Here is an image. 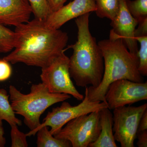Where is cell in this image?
Listing matches in <instances>:
<instances>
[{
  "label": "cell",
  "mask_w": 147,
  "mask_h": 147,
  "mask_svg": "<svg viewBox=\"0 0 147 147\" xmlns=\"http://www.w3.org/2000/svg\"><path fill=\"white\" fill-rule=\"evenodd\" d=\"M96 9L94 0H74L57 11L50 13L44 21L47 26L59 29L71 19L95 11Z\"/></svg>",
  "instance_id": "cell-11"
},
{
  "label": "cell",
  "mask_w": 147,
  "mask_h": 147,
  "mask_svg": "<svg viewBox=\"0 0 147 147\" xmlns=\"http://www.w3.org/2000/svg\"><path fill=\"white\" fill-rule=\"evenodd\" d=\"M100 111L82 115L68 122L57 134V139L70 142L73 147H88L100 134Z\"/></svg>",
  "instance_id": "cell-6"
},
{
  "label": "cell",
  "mask_w": 147,
  "mask_h": 147,
  "mask_svg": "<svg viewBox=\"0 0 147 147\" xmlns=\"http://www.w3.org/2000/svg\"><path fill=\"white\" fill-rule=\"evenodd\" d=\"M147 129V109L140 119L137 132Z\"/></svg>",
  "instance_id": "cell-25"
},
{
  "label": "cell",
  "mask_w": 147,
  "mask_h": 147,
  "mask_svg": "<svg viewBox=\"0 0 147 147\" xmlns=\"http://www.w3.org/2000/svg\"><path fill=\"white\" fill-rule=\"evenodd\" d=\"M98 44L103 56L104 73L97 88L87 87L88 97L91 101L106 102L105 96L108 87L117 80L125 79L140 83L144 82L138 70V56L129 51L121 38L110 34L109 39L100 40Z\"/></svg>",
  "instance_id": "cell-3"
},
{
  "label": "cell",
  "mask_w": 147,
  "mask_h": 147,
  "mask_svg": "<svg viewBox=\"0 0 147 147\" xmlns=\"http://www.w3.org/2000/svg\"><path fill=\"white\" fill-rule=\"evenodd\" d=\"M64 52L50 64L41 68L40 79L50 92L66 94L77 100H82L84 96L78 91L71 81L69 72V58Z\"/></svg>",
  "instance_id": "cell-7"
},
{
  "label": "cell",
  "mask_w": 147,
  "mask_h": 147,
  "mask_svg": "<svg viewBox=\"0 0 147 147\" xmlns=\"http://www.w3.org/2000/svg\"><path fill=\"white\" fill-rule=\"evenodd\" d=\"M129 12L138 23L147 19V0H126Z\"/></svg>",
  "instance_id": "cell-19"
},
{
  "label": "cell",
  "mask_w": 147,
  "mask_h": 147,
  "mask_svg": "<svg viewBox=\"0 0 147 147\" xmlns=\"http://www.w3.org/2000/svg\"><path fill=\"white\" fill-rule=\"evenodd\" d=\"M17 45L3 59L43 68L65 51L68 36L65 32L47 26L44 20L34 18L15 27Z\"/></svg>",
  "instance_id": "cell-1"
},
{
  "label": "cell",
  "mask_w": 147,
  "mask_h": 147,
  "mask_svg": "<svg viewBox=\"0 0 147 147\" xmlns=\"http://www.w3.org/2000/svg\"><path fill=\"white\" fill-rule=\"evenodd\" d=\"M86 87H85V96L80 104L72 106L68 102L63 101L60 106L53 108L51 112H48L40 125L29 131L26 134L27 136H34L37 131L44 126L51 127L50 132L54 136L71 120L82 115L108 108L106 102L91 101L88 97Z\"/></svg>",
  "instance_id": "cell-5"
},
{
  "label": "cell",
  "mask_w": 147,
  "mask_h": 147,
  "mask_svg": "<svg viewBox=\"0 0 147 147\" xmlns=\"http://www.w3.org/2000/svg\"><path fill=\"white\" fill-rule=\"evenodd\" d=\"M11 74V68L9 63L0 60V82L7 80Z\"/></svg>",
  "instance_id": "cell-22"
},
{
  "label": "cell",
  "mask_w": 147,
  "mask_h": 147,
  "mask_svg": "<svg viewBox=\"0 0 147 147\" xmlns=\"http://www.w3.org/2000/svg\"><path fill=\"white\" fill-rule=\"evenodd\" d=\"M98 17L113 20L118 13L120 0H94Z\"/></svg>",
  "instance_id": "cell-16"
},
{
  "label": "cell",
  "mask_w": 147,
  "mask_h": 147,
  "mask_svg": "<svg viewBox=\"0 0 147 147\" xmlns=\"http://www.w3.org/2000/svg\"><path fill=\"white\" fill-rule=\"evenodd\" d=\"M11 105L15 114L24 117L25 124L30 130L40 125V116L47 109L71 98L70 95L50 92L42 83L32 84L30 92L24 94L14 86L9 87Z\"/></svg>",
  "instance_id": "cell-4"
},
{
  "label": "cell",
  "mask_w": 147,
  "mask_h": 147,
  "mask_svg": "<svg viewBox=\"0 0 147 147\" xmlns=\"http://www.w3.org/2000/svg\"><path fill=\"white\" fill-rule=\"evenodd\" d=\"M32 13L28 0H0V24L16 27L30 21Z\"/></svg>",
  "instance_id": "cell-12"
},
{
  "label": "cell",
  "mask_w": 147,
  "mask_h": 147,
  "mask_svg": "<svg viewBox=\"0 0 147 147\" xmlns=\"http://www.w3.org/2000/svg\"><path fill=\"white\" fill-rule=\"evenodd\" d=\"M100 134L89 147H117L113 131V114L108 108L100 111Z\"/></svg>",
  "instance_id": "cell-13"
},
{
  "label": "cell",
  "mask_w": 147,
  "mask_h": 147,
  "mask_svg": "<svg viewBox=\"0 0 147 147\" xmlns=\"http://www.w3.org/2000/svg\"><path fill=\"white\" fill-rule=\"evenodd\" d=\"M6 140L5 137V131L3 123H0V147L5 146Z\"/></svg>",
  "instance_id": "cell-26"
},
{
  "label": "cell",
  "mask_w": 147,
  "mask_h": 147,
  "mask_svg": "<svg viewBox=\"0 0 147 147\" xmlns=\"http://www.w3.org/2000/svg\"><path fill=\"white\" fill-rule=\"evenodd\" d=\"M147 109V104L123 106L113 110V131L115 140L122 147H134L140 119Z\"/></svg>",
  "instance_id": "cell-8"
},
{
  "label": "cell",
  "mask_w": 147,
  "mask_h": 147,
  "mask_svg": "<svg viewBox=\"0 0 147 147\" xmlns=\"http://www.w3.org/2000/svg\"><path fill=\"white\" fill-rule=\"evenodd\" d=\"M11 138V147H27L28 146L27 142L26 134L20 131L18 125L14 124L10 125Z\"/></svg>",
  "instance_id": "cell-21"
},
{
  "label": "cell",
  "mask_w": 147,
  "mask_h": 147,
  "mask_svg": "<svg viewBox=\"0 0 147 147\" xmlns=\"http://www.w3.org/2000/svg\"><path fill=\"white\" fill-rule=\"evenodd\" d=\"M9 95L4 89H0V123L3 121L7 122L9 125H22V121L17 118L11 108L9 98Z\"/></svg>",
  "instance_id": "cell-14"
},
{
  "label": "cell",
  "mask_w": 147,
  "mask_h": 147,
  "mask_svg": "<svg viewBox=\"0 0 147 147\" xmlns=\"http://www.w3.org/2000/svg\"><path fill=\"white\" fill-rule=\"evenodd\" d=\"M67 1V0H47L51 13L57 11L61 8Z\"/></svg>",
  "instance_id": "cell-23"
},
{
  "label": "cell",
  "mask_w": 147,
  "mask_h": 147,
  "mask_svg": "<svg viewBox=\"0 0 147 147\" xmlns=\"http://www.w3.org/2000/svg\"><path fill=\"white\" fill-rule=\"evenodd\" d=\"M17 40L16 32L0 24V54L12 51L17 45Z\"/></svg>",
  "instance_id": "cell-18"
},
{
  "label": "cell",
  "mask_w": 147,
  "mask_h": 147,
  "mask_svg": "<svg viewBox=\"0 0 147 147\" xmlns=\"http://www.w3.org/2000/svg\"><path fill=\"white\" fill-rule=\"evenodd\" d=\"M38 147H70V142L65 139H57L50 133L49 127L44 126L37 131Z\"/></svg>",
  "instance_id": "cell-15"
},
{
  "label": "cell",
  "mask_w": 147,
  "mask_h": 147,
  "mask_svg": "<svg viewBox=\"0 0 147 147\" xmlns=\"http://www.w3.org/2000/svg\"><path fill=\"white\" fill-rule=\"evenodd\" d=\"M90 13H85L75 20L78 35L75 43L68 46L73 50L69 58V72L78 86L91 85L96 88L102 81L104 60L96 39L90 32Z\"/></svg>",
  "instance_id": "cell-2"
},
{
  "label": "cell",
  "mask_w": 147,
  "mask_h": 147,
  "mask_svg": "<svg viewBox=\"0 0 147 147\" xmlns=\"http://www.w3.org/2000/svg\"><path fill=\"white\" fill-rule=\"evenodd\" d=\"M138 24V21L127 8L126 0H120L119 9L117 16L111 21L110 25L113 29L110 34L121 38L129 51L137 55L139 48L134 32Z\"/></svg>",
  "instance_id": "cell-10"
},
{
  "label": "cell",
  "mask_w": 147,
  "mask_h": 147,
  "mask_svg": "<svg viewBox=\"0 0 147 147\" xmlns=\"http://www.w3.org/2000/svg\"><path fill=\"white\" fill-rule=\"evenodd\" d=\"M34 18L45 20L51 13L47 0H28Z\"/></svg>",
  "instance_id": "cell-20"
},
{
  "label": "cell",
  "mask_w": 147,
  "mask_h": 147,
  "mask_svg": "<svg viewBox=\"0 0 147 147\" xmlns=\"http://www.w3.org/2000/svg\"><path fill=\"white\" fill-rule=\"evenodd\" d=\"M110 110L147 99V82H136L127 79L117 80L109 85L105 96Z\"/></svg>",
  "instance_id": "cell-9"
},
{
  "label": "cell",
  "mask_w": 147,
  "mask_h": 147,
  "mask_svg": "<svg viewBox=\"0 0 147 147\" xmlns=\"http://www.w3.org/2000/svg\"><path fill=\"white\" fill-rule=\"evenodd\" d=\"M134 36L140 46L137 53L139 60L138 70L142 76H147V33L135 31Z\"/></svg>",
  "instance_id": "cell-17"
},
{
  "label": "cell",
  "mask_w": 147,
  "mask_h": 147,
  "mask_svg": "<svg viewBox=\"0 0 147 147\" xmlns=\"http://www.w3.org/2000/svg\"><path fill=\"white\" fill-rule=\"evenodd\" d=\"M137 145L139 147H147V129L137 132Z\"/></svg>",
  "instance_id": "cell-24"
}]
</instances>
